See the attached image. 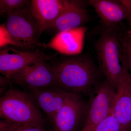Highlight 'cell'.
<instances>
[{"label": "cell", "instance_id": "cell-11", "mask_svg": "<svg viewBox=\"0 0 131 131\" xmlns=\"http://www.w3.org/2000/svg\"><path fill=\"white\" fill-rule=\"evenodd\" d=\"M39 109L51 123L55 115L63 105L69 93L57 86L29 91Z\"/></svg>", "mask_w": 131, "mask_h": 131}, {"label": "cell", "instance_id": "cell-20", "mask_svg": "<svg viewBox=\"0 0 131 131\" xmlns=\"http://www.w3.org/2000/svg\"><path fill=\"white\" fill-rule=\"evenodd\" d=\"M129 25L130 26V29L129 31L127 32V34L128 38H129V39L131 42V24Z\"/></svg>", "mask_w": 131, "mask_h": 131}, {"label": "cell", "instance_id": "cell-1", "mask_svg": "<svg viewBox=\"0 0 131 131\" xmlns=\"http://www.w3.org/2000/svg\"><path fill=\"white\" fill-rule=\"evenodd\" d=\"M49 64L57 86L78 95L89 94L104 75L92 59L83 54L62 57Z\"/></svg>", "mask_w": 131, "mask_h": 131}, {"label": "cell", "instance_id": "cell-14", "mask_svg": "<svg viewBox=\"0 0 131 131\" xmlns=\"http://www.w3.org/2000/svg\"><path fill=\"white\" fill-rule=\"evenodd\" d=\"M88 5L69 9L59 16L49 29L59 33L81 27L90 20V16L86 9Z\"/></svg>", "mask_w": 131, "mask_h": 131}, {"label": "cell", "instance_id": "cell-21", "mask_svg": "<svg viewBox=\"0 0 131 131\" xmlns=\"http://www.w3.org/2000/svg\"></svg>", "mask_w": 131, "mask_h": 131}, {"label": "cell", "instance_id": "cell-4", "mask_svg": "<svg viewBox=\"0 0 131 131\" xmlns=\"http://www.w3.org/2000/svg\"><path fill=\"white\" fill-rule=\"evenodd\" d=\"M117 94L105 79L94 86L89 94L85 121L80 131H90L113 113Z\"/></svg>", "mask_w": 131, "mask_h": 131}, {"label": "cell", "instance_id": "cell-8", "mask_svg": "<svg viewBox=\"0 0 131 131\" xmlns=\"http://www.w3.org/2000/svg\"><path fill=\"white\" fill-rule=\"evenodd\" d=\"M87 109V103L80 95L69 93L51 122L54 131H79L85 121Z\"/></svg>", "mask_w": 131, "mask_h": 131}, {"label": "cell", "instance_id": "cell-13", "mask_svg": "<svg viewBox=\"0 0 131 131\" xmlns=\"http://www.w3.org/2000/svg\"><path fill=\"white\" fill-rule=\"evenodd\" d=\"M83 32L82 27L58 33L46 47L68 55L80 53L82 47Z\"/></svg>", "mask_w": 131, "mask_h": 131}, {"label": "cell", "instance_id": "cell-22", "mask_svg": "<svg viewBox=\"0 0 131 131\" xmlns=\"http://www.w3.org/2000/svg\"></svg>", "mask_w": 131, "mask_h": 131}, {"label": "cell", "instance_id": "cell-2", "mask_svg": "<svg viewBox=\"0 0 131 131\" xmlns=\"http://www.w3.org/2000/svg\"><path fill=\"white\" fill-rule=\"evenodd\" d=\"M0 131L44 127L45 124V118L30 94L11 87L0 99Z\"/></svg>", "mask_w": 131, "mask_h": 131}, {"label": "cell", "instance_id": "cell-5", "mask_svg": "<svg viewBox=\"0 0 131 131\" xmlns=\"http://www.w3.org/2000/svg\"><path fill=\"white\" fill-rule=\"evenodd\" d=\"M5 24L20 48L33 50L35 47L42 46L39 41L37 22L31 11L30 6L8 16Z\"/></svg>", "mask_w": 131, "mask_h": 131}, {"label": "cell", "instance_id": "cell-16", "mask_svg": "<svg viewBox=\"0 0 131 131\" xmlns=\"http://www.w3.org/2000/svg\"><path fill=\"white\" fill-rule=\"evenodd\" d=\"M120 42L122 66L127 71L131 78V42L127 32L121 35Z\"/></svg>", "mask_w": 131, "mask_h": 131}, {"label": "cell", "instance_id": "cell-9", "mask_svg": "<svg viewBox=\"0 0 131 131\" xmlns=\"http://www.w3.org/2000/svg\"><path fill=\"white\" fill-rule=\"evenodd\" d=\"M55 55L49 56L39 50L20 51L8 46L1 48L0 73L8 78L23 68L42 61L51 60Z\"/></svg>", "mask_w": 131, "mask_h": 131}, {"label": "cell", "instance_id": "cell-18", "mask_svg": "<svg viewBox=\"0 0 131 131\" xmlns=\"http://www.w3.org/2000/svg\"><path fill=\"white\" fill-rule=\"evenodd\" d=\"M0 39L1 48L8 45H12L20 48L19 44L8 32L5 24L1 25L0 26Z\"/></svg>", "mask_w": 131, "mask_h": 131}, {"label": "cell", "instance_id": "cell-3", "mask_svg": "<svg viewBox=\"0 0 131 131\" xmlns=\"http://www.w3.org/2000/svg\"><path fill=\"white\" fill-rule=\"evenodd\" d=\"M120 35L117 26L102 31L94 43L98 67L116 91L124 70L121 62Z\"/></svg>", "mask_w": 131, "mask_h": 131}, {"label": "cell", "instance_id": "cell-10", "mask_svg": "<svg viewBox=\"0 0 131 131\" xmlns=\"http://www.w3.org/2000/svg\"><path fill=\"white\" fill-rule=\"evenodd\" d=\"M113 113L125 131H131V78L124 69L119 80Z\"/></svg>", "mask_w": 131, "mask_h": 131}, {"label": "cell", "instance_id": "cell-7", "mask_svg": "<svg viewBox=\"0 0 131 131\" xmlns=\"http://www.w3.org/2000/svg\"><path fill=\"white\" fill-rule=\"evenodd\" d=\"M7 78L12 84L22 87L28 91L57 86L50 66L47 61H42L26 66Z\"/></svg>", "mask_w": 131, "mask_h": 131}, {"label": "cell", "instance_id": "cell-6", "mask_svg": "<svg viewBox=\"0 0 131 131\" xmlns=\"http://www.w3.org/2000/svg\"><path fill=\"white\" fill-rule=\"evenodd\" d=\"M90 5L89 1L80 0H31V11L39 28L40 37L64 12L72 8Z\"/></svg>", "mask_w": 131, "mask_h": 131}, {"label": "cell", "instance_id": "cell-15", "mask_svg": "<svg viewBox=\"0 0 131 131\" xmlns=\"http://www.w3.org/2000/svg\"><path fill=\"white\" fill-rule=\"evenodd\" d=\"M30 5L31 1L29 0H1L0 13L7 17L15 12Z\"/></svg>", "mask_w": 131, "mask_h": 131}, {"label": "cell", "instance_id": "cell-19", "mask_svg": "<svg viewBox=\"0 0 131 131\" xmlns=\"http://www.w3.org/2000/svg\"><path fill=\"white\" fill-rule=\"evenodd\" d=\"M9 131H47L44 127H29L16 128Z\"/></svg>", "mask_w": 131, "mask_h": 131}, {"label": "cell", "instance_id": "cell-12", "mask_svg": "<svg viewBox=\"0 0 131 131\" xmlns=\"http://www.w3.org/2000/svg\"><path fill=\"white\" fill-rule=\"evenodd\" d=\"M100 19L102 31L117 26L126 19V8L121 0H90Z\"/></svg>", "mask_w": 131, "mask_h": 131}, {"label": "cell", "instance_id": "cell-17", "mask_svg": "<svg viewBox=\"0 0 131 131\" xmlns=\"http://www.w3.org/2000/svg\"><path fill=\"white\" fill-rule=\"evenodd\" d=\"M90 131H125L113 112Z\"/></svg>", "mask_w": 131, "mask_h": 131}]
</instances>
